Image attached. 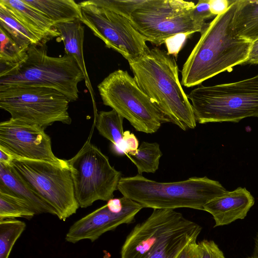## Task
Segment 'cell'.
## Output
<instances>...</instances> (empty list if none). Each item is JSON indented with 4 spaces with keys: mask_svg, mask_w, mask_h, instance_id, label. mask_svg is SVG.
Returning a JSON list of instances; mask_svg holds the SVG:
<instances>
[{
    "mask_svg": "<svg viewBox=\"0 0 258 258\" xmlns=\"http://www.w3.org/2000/svg\"><path fill=\"white\" fill-rule=\"evenodd\" d=\"M237 8L234 0L224 13L208 23L181 70V84L186 87L204 81L234 67L243 65L247 59L252 42L239 37L233 29Z\"/></svg>",
    "mask_w": 258,
    "mask_h": 258,
    "instance_id": "obj_1",
    "label": "cell"
},
{
    "mask_svg": "<svg viewBox=\"0 0 258 258\" xmlns=\"http://www.w3.org/2000/svg\"><path fill=\"white\" fill-rule=\"evenodd\" d=\"M142 90L167 117L183 131L195 128L197 121L191 103L178 78L174 56L153 48L128 62Z\"/></svg>",
    "mask_w": 258,
    "mask_h": 258,
    "instance_id": "obj_2",
    "label": "cell"
},
{
    "mask_svg": "<svg viewBox=\"0 0 258 258\" xmlns=\"http://www.w3.org/2000/svg\"><path fill=\"white\" fill-rule=\"evenodd\" d=\"M202 231L198 224L172 209H153L123 244L120 258H176Z\"/></svg>",
    "mask_w": 258,
    "mask_h": 258,
    "instance_id": "obj_3",
    "label": "cell"
},
{
    "mask_svg": "<svg viewBox=\"0 0 258 258\" xmlns=\"http://www.w3.org/2000/svg\"><path fill=\"white\" fill-rule=\"evenodd\" d=\"M117 190L144 208L172 209L187 208L203 210L204 206L227 191L218 181L206 176L185 180L159 182L142 174L121 177Z\"/></svg>",
    "mask_w": 258,
    "mask_h": 258,
    "instance_id": "obj_4",
    "label": "cell"
},
{
    "mask_svg": "<svg viewBox=\"0 0 258 258\" xmlns=\"http://www.w3.org/2000/svg\"><path fill=\"white\" fill-rule=\"evenodd\" d=\"M85 79L74 58L67 54L49 56L45 45H30L26 59L17 66L1 65L0 86L47 87L61 93L70 102L78 99V84Z\"/></svg>",
    "mask_w": 258,
    "mask_h": 258,
    "instance_id": "obj_5",
    "label": "cell"
},
{
    "mask_svg": "<svg viewBox=\"0 0 258 258\" xmlns=\"http://www.w3.org/2000/svg\"><path fill=\"white\" fill-rule=\"evenodd\" d=\"M196 120L238 122L258 117V74L239 81L210 86L199 85L187 95Z\"/></svg>",
    "mask_w": 258,
    "mask_h": 258,
    "instance_id": "obj_6",
    "label": "cell"
},
{
    "mask_svg": "<svg viewBox=\"0 0 258 258\" xmlns=\"http://www.w3.org/2000/svg\"><path fill=\"white\" fill-rule=\"evenodd\" d=\"M105 105L110 107L140 132H156L167 117L139 87L127 71L117 70L97 86Z\"/></svg>",
    "mask_w": 258,
    "mask_h": 258,
    "instance_id": "obj_7",
    "label": "cell"
},
{
    "mask_svg": "<svg viewBox=\"0 0 258 258\" xmlns=\"http://www.w3.org/2000/svg\"><path fill=\"white\" fill-rule=\"evenodd\" d=\"M192 2L145 0L130 18L133 27L146 41L161 45L178 35L201 33L208 23L195 20Z\"/></svg>",
    "mask_w": 258,
    "mask_h": 258,
    "instance_id": "obj_8",
    "label": "cell"
},
{
    "mask_svg": "<svg viewBox=\"0 0 258 258\" xmlns=\"http://www.w3.org/2000/svg\"><path fill=\"white\" fill-rule=\"evenodd\" d=\"M70 101L58 91L38 86H0V108L11 118L45 129L55 122L70 124Z\"/></svg>",
    "mask_w": 258,
    "mask_h": 258,
    "instance_id": "obj_9",
    "label": "cell"
},
{
    "mask_svg": "<svg viewBox=\"0 0 258 258\" xmlns=\"http://www.w3.org/2000/svg\"><path fill=\"white\" fill-rule=\"evenodd\" d=\"M67 162L79 207L86 208L96 201L107 202L113 198L121 173L111 165L108 158L90 139Z\"/></svg>",
    "mask_w": 258,
    "mask_h": 258,
    "instance_id": "obj_10",
    "label": "cell"
},
{
    "mask_svg": "<svg viewBox=\"0 0 258 258\" xmlns=\"http://www.w3.org/2000/svg\"><path fill=\"white\" fill-rule=\"evenodd\" d=\"M12 166L30 188L55 210L63 221L79 208L68 166L25 159H15Z\"/></svg>",
    "mask_w": 258,
    "mask_h": 258,
    "instance_id": "obj_11",
    "label": "cell"
},
{
    "mask_svg": "<svg viewBox=\"0 0 258 258\" xmlns=\"http://www.w3.org/2000/svg\"><path fill=\"white\" fill-rule=\"evenodd\" d=\"M79 4L82 9L83 24L107 47L121 54L128 62L141 57L149 49L146 40L127 18L96 7L86 1Z\"/></svg>",
    "mask_w": 258,
    "mask_h": 258,
    "instance_id": "obj_12",
    "label": "cell"
},
{
    "mask_svg": "<svg viewBox=\"0 0 258 258\" xmlns=\"http://www.w3.org/2000/svg\"><path fill=\"white\" fill-rule=\"evenodd\" d=\"M0 147L15 159L44 161L68 166L53 153L50 137L39 126L10 118L0 123Z\"/></svg>",
    "mask_w": 258,
    "mask_h": 258,
    "instance_id": "obj_13",
    "label": "cell"
},
{
    "mask_svg": "<svg viewBox=\"0 0 258 258\" xmlns=\"http://www.w3.org/2000/svg\"><path fill=\"white\" fill-rule=\"evenodd\" d=\"M124 204L120 211H114L105 205L75 222L69 228L65 239L70 243L89 239L94 242L106 232L123 224L132 223L144 207L140 204L122 197Z\"/></svg>",
    "mask_w": 258,
    "mask_h": 258,
    "instance_id": "obj_14",
    "label": "cell"
},
{
    "mask_svg": "<svg viewBox=\"0 0 258 258\" xmlns=\"http://www.w3.org/2000/svg\"><path fill=\"white\" fill-rule=\"evenodd\" d=\"M254 204V199L245 188L239 187L207 203L203 211L211 214L215 227L230 224L243 219Z\"/></svg>",
    "mask_w": 258,
    "mask_h": 258,
    "instance_id": "obj_15",
    "label": "cell"
},
{
    "mask_svg": "<svg viewBox=\"0 0 258 258\" xmlns=\"http://www.w3.org/2000/svg\"><path fill=\"white\" fill-rule=\"evenodd\" d=\"M0 4L45 44L51 39L59 37L54 24L40 11L24 0H0Z\"/></svg>",
    "mask_w": 258,
    "mask_h": 258,
    "instance_id": "obj_16",
    "label": "cell"
},
{
    "mask_svg": "<svg viewBox=\"0 0 258 258\" xmlns=\"http://www.w3.org/2000/svg\"><path fill=\"white\" fill-rule=\"evenodd\" d=\"M0 190L26 201L36 214L48 213L56 215L54 209L30 188L12 165L0 163Z\"/></svg>",
    "mask_w": 258,
    "mask_h": 258,
    "instance_id": "obj_17",
    "label": "cell"
},
{
    "mask_svg": "<svg viewBox=\"0 0 258 258\" xmlns=\"http://www.w3.org/2000/svg\"><path fill=\"white\" fill-rule=\"evenodd\" d=\"M80 20L56 23L54 28L60 34L65 54L74 58L85 76V84L94 100V92L87 71L83 54L85 29Z\"/></svg>",
    "mask_w": 258,
    "mask_h": 258,
    "instance_id": "obj_18",
    "label": "cell"
},
{
    "mask_svg": "<svg viewBox=\"0 0 258 258\" xmlns=\"http://www.w3.org/2000/svg\"><path fill=\"white\" fill-rule=\"evenodd\" d=\"M54 24L76 20H82V9L74 0H24Z\"/></svg>",
    "mask_w": 258,
    "mask_h": 258,
    "instance_id": "obj_19",
    "label": "cell"
},
{
    "mask_svg": "<svg viewBox=\"0 0 258 258\" xmlns=\"http://www.w3.org/2000/svg\"><path fill=\"white\" fill-rule=\"evenodd\" d=\"M233 29L237 35L250 42L258 39V0H237Z\"/></svg>",
    "mask_w": 258,
    "mask_h": 258,
    "instance_id": "obj_20",
    "label": "cell"
},
{
    "mask_svg": "<svg viewBox=\"0 0 258 258\" xmlns=\"http://www.w3.org/2000/svg\"><path fill=\"white\" fill-rule=\"evenodd\" d=\"M0 27L23 49L27 51L31 45H45L26 28L3 5L0 4Z\"/></svg>",
    "mask_w": 258,
    "mask_h": 258,
    "instance_id": "obj_21",
    "label": "cell"
},
{
    "mask_svg": "<svg viewBox=\"0 0 258 258\" xmlns=\"http://www.w3.org/2000/svg\"><path fill=\"white\" fill-rule=\"evenodd\" d=\"M136 166L138 173H155L162 156L157 143L143 142L135 152L126 155Z\"/></svg>",
    "mask_w": 258,
    "mask_h": 258,
    "instance_id": "obj_22",
    "label": "cell"
},
{
    "mask_svg": "<svg viewBox=\"0 0 258 258\" xmlns=\"http://www.w3.org/2000/svg\"><path fill=\"white\" fill-rule=\"evenodd\" d=\"M123 118L113 109L101 111L96 113L95 125L101 136L115 145L123 137Z\"/></svg>",
    "mask_w": 258,
    "mask_h": 258,
    "instance_id": "obj_23",
    "label": "cell"
},
{
    "mask_svg": "<svg viewBox=\"0 0 258 258\" xmlns=\"http://www.w3.org/2000/svg\"><path fill=\"white\" fill-rule=\"evenodd\" d=\"M35 215V212L26 201L0 190V221L16 218L30 219Z\"/></svg>",
    "mask_w": 258,
    "mask_h": 258,
    "instance_id": "obj_24",
    "label": "cell"
},
{
    "mask_svg": "<svg viewBox=\"0 0 258 258\" xmlns=\"http://www.w3.org/2000/svg\"><path fill=\"white\" fill-rule=\"evenodd\" d=\"M26 226L25 223L15 219L0 221V258H9Z\"/></svg>",
    "mask_w": 258,
    "mask_h": 258,
    "instance_id": "obj_25",
    "label": "cell"
},
{
    "mask_svg": "<svg viewBox=\"0 0 258 258\" xmlns=\"http://www.w3.org/2000/svg\"><path fill=\"white\" fill-rule=\"evenodd\" d=\"M0 63L6 67H15L24 62L27 57V51L21 48L0 27Z\"/></svg>",
    "mask_w": 258,
    "mask_h": 258,
    "instance_id": "obj_26",
    "label": "cell"
},
{
    "mask_svg": "<svg viewBox=\"0 0 258 258\" xmlns=\"http://www.w3.org/2000/svg\"><path fill=\"white\" fill-rule=\"evenodd\" d=\"M89 4L105 9L130 19L131 15L145 0H89Z\"/></svg>",
    "mask_w": 258,
    "mask_h": 258,
    "instance_id": "obj_27",
    "label": "cell"
},
{
    "mask_svg": "<svg viewBox=\"0 0 258 258\" xmlns=\"http://www.w3.org/2000/svg\"><path fill=\"white\" fill-rule=\"evenodd\" d=\"M139 141L136 136L129 131H125L121 140L116 144H111L112 152L118 156L126 155L137 150Z\"/></svg>",
    "mask_w": 258,
    "mask_h": 258,
    "instance_id": "obj_28",
    "label": "cell"
},
{
    "mask_svg": "<svg viewBox=\"0 0 258 258\" xmlns=\"http://www.w3.org/2000/svg\"><path fill=\"white\" fill-rule=\"evenodd\" d=\"M198 243L200 258H225L222 251L214 241L204 239Z\"/></svg>",
    "mask_w": 258,
    "mask_h": 258,
    "instance_id": "obj_29",
    "label": "cell"
},
{
    "mask_svg": "<svg viewBox=\"0 0 258 258\" xmlns=\"http://www.w3.org/2000/svg\"><path fill=\"white\" fill-rule=\"evenodd\" d=\"M209 0H200L192 11V18L198 22L206 23V20L215 16L211 12Z\"/></svg>",
    "mask_w": 258,
    "mask_h": 258,
    "instance_id": "obj_30",
    "label": "cell"
},
{
    "mask_svg": "<svg viewBox=\"0 0 258 258\" xmlns=\"http://www.w3.org/2000/svg\"><path fill=\"white\" fill-rule=\"evenodd\" d=\"M187 37L186 35H178L167 40L165 43L168 53L176 57Z\"/></svg>",
    "mask_w": 258,
    "mask_h": 258,
    "instance_id": "obj_31",
    "label": "cell"
},
{
    "mask_svg": "<svg viewBox=\"0 0 258 258\" xmlns=\"http://www.w3.org/2000/svg\"><path fill=\"white\" fill-rule=\"evenodd\" d=\"M197 239L190 241L181 250L176 258H200Z\"/></svg>",
    "mask_w": 258,
    "mask_h": 258,
    "instance_id": "obj_32",
    "label": "cell"
},
{
    "mask_svg": "<svg viewBox=\"0 0 258 258\" xmlns=\"http://www.w3.org/2000/svg\"><path fill=\"white\" fill-rule=\"evenodd\" d=\"M234 0H209L211 12L215 16L225 13Z\"/></svg>",
    "mask_w": 258,
    "mask_h": 258,
    "instance_id": "obj_33",
    "label": "cell"
},
{
    "mask_svg": "<svg viewBox=\"0 0 258 258\" xmlns=\"http://www.w3.org/2000/svg\"><path fill=\"white\" fill-rule=\"evenodd\" d=\"M243 64H258V39L252 42L248 56Z\"/></svg>",
    "mask_w": 258,
    "mask_h": 258,
    "instance_id": "obj_34",
    "label": "cell"
},
{
    "mask_svg": "<svg viewBox=\"0 0 258 258\" xmlns=\"http://www.w3.org/2000/svg\"><path fill=\"white\" fill-rule=\"evenodd\" d=\"M0 163L6 165H12L15 158L4 149L0 147Z\"/></svg>",
    "mask_w": 258,
    "mask_h": 258,
    "instance_id": "obj_35",
    "label": "cell"
},
{
    "mask_svg": "<svg viewBox=\"0 0 258 258\" xmlns=\"http://www.w3.org/2000/svg\"><path fill=\"white\" fill-rule=\"evenodd\" d=\"M246 258H258V229L254 239V247L252 252Z\"/></svg>",
    "mask_w": 258,
    "mask_h": 258,
    "instance_id": "obj_36",
    "label": "cell"
}]
</instances>
